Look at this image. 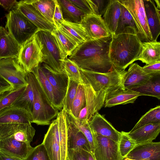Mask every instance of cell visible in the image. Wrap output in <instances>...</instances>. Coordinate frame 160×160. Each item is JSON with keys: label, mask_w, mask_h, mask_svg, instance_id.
Here are the masks:
<instances>
[{"label": "cell", "mask_w": 160, "mask_h": 160, "mask_svg": "<svg viewBox=\"0 0 160 160\" xmlns=\"http://www.w3.org/2000/svg\"><path fill=\"white\" fill-rule=\"evenodd\" d=\"M110 37L88 40L78 46L68 58L80 68L105 73L113 70V64L109 57Z\"/></svg>", "instance_id": "1"}, {"label": "cell", "mask_w": 160, "mask_h": 160, "mask_svg": "<svg viewBox=\"0 0 160 160\" xmlns=\"http://www.w3.org/2000/svg\"><path fill=\"white\" fill-rule=\"evenodd\" d=\"M109 57L114 68L124 71L137 59L142 49V42L137 29L126 27L121 33L112 34Z\"/></svg>", "instance_id": "2"}, {"label": "cell", "mask_w": 160, "mask_h": 160, "mask_svg": "<svg viewBox=\"0 0 160 160\" xmlns=\"http://www.w3.org/2000/svg\"><path fill=\"white\" fill-rule=\"evenodd\" d=\"M33 84L34 98L32 123L38 125H49L59 112L49 101L33 74Z\"/></svg>", "instance_id": "3"}, {"label": "cell", "mask_w": 160, "mask_h": 160, "mask_svg": "<svg viewBox=\"0 0 160 160\" xmlns=\"http://www.w3.org/2000/svg\"><path fill=\"white\" fill-rule=\"evenodd\" d=\"M6 17L5 28L20 47L38 31L37 28L16 8L10 10Z\"/></svg>", "instance_id": "4"}, {"label": "cell", "mask_w": 160, "mask_h": 160, "mask_svg": "<svg viewBox=\"0 0 160 160\" xmlns=\"http://www.w3.org/2000/svg\"><path fill=\"white\" fill-rule=\"evenodd\" d=\"M81 73L96 92L114 91L123 88L122 81L126 71L114 68L108 72L101 73L80 68Z\"/></svg>", "instance_id": "5"}, {"label": "cell", "mask_w": 160, "mask_h": 160, "mask_svg": "<svg viewBox=\"0 0 160 160\" xmlns=\"http://www.w3.org/2000/svg\"><path fill=\"white\" fill-rule=\"evenodd\" d=\"M42 48L43 45L37 33L21 46L17 59L28 73L43 62Z\"/></svg>", "instance_id": "6"}, {"label": "cell", "mask_w": 160, "mask_h": 160, "mask_svg": "<svg viewBox=\"0 0 160 160\" xmlns=\"http://www.w3.org/2000/svg\"><path fill=\"white\" fill-rule=\"evenodd\" d=\"M81 74L84 81L86 103L77 119L81 122H88L91 118L103 107L107 95L113 91L95 92L84 76Z\"/></svg>", "instance_id": "7"}, {"label": "cell", "mask_w": 160, "mask_h": 160, "mask_svg": "<svg viewBox=\"0 0 160 160\" xmlns=\"http://www.w3.org/2000/svg\"><path fill=\"white\" fill-rule=\"evenodd\" d=\"M36 33L43 45V62L57 72H64L63 65L64 60L51 32L38 31Z\"/></svg>", "instance_id": "8"}, {"label": "cell", "mask_w": 160, "mask_h": 160, "mask_svg": "<svg viewBox=\"0 0 160 160\" xmlns=\"http://www.w3.org/2000/svg\"><path fill=\"white\" fill-rule=\"evenodd\" d=\"M28 73L17 59H0V76L12 85V90L27 86Z\"/></svg>", "instance_id": "9"}, {"label": "cell", "mask_w": 160, "mask_h": 160, "mask_svg": "<svg viewBox=\"0 0 160 160\" xmlns=\"http://www.w3.org/2000/svg\"><path fill=\"white\" fill-rule=\"evenodd\" d=\"M129 12L136 24L138 35L142 42L152 41L143 0H119Z\"/></svg>", "instance_id": "10"}, {"label": "cell", "mask_w": 160, "mask_h": 160, "mask_svg": "<svg viewBox=\"0 0 160 160\" xmlns=\"http://www.w3.org/2000/svg\"><path fill=\"white\" fill-rule=\"evenodd\" d=\"M93 154L96 160H123L119 152L118 143L93 132Z\"/></svg>", "instance_id": "11"}, {"label": "cell", "mask_w": 160, "mask_h": 160, "mask_svg": "<svg viewBox=\"0 0 160 160\" xmlns=\"http://www.w3.org/2000/svg\"><path fill=\"white\" fill-rule=\"evenodd\" d=\"M80 23L84 29L88 40L98 39L112 36L101 16L94 14H87Z\"/></svg>", "instance_id": "12"}, {"label": "cell", "mask_w": 160, "mask_h": 160, "mask_svg": "<svg viewBox=\"0 0 160 160\" xmlns=\"http://www.w3.org/2000/svg\"><path fill=\"white\" fill-rule=\"evenodd\" d=\"M14 8L17 9L22 13L37 28L38 31L51 33L56 28L32 5L25 2L24 0L18 2Z\"/></svg>", "instance_id": "13"}, {"label": "cell", "mask_w": 160, "mask_h": 160, "mask_svg": "<svg viewBox=\"0 0 160 160\" xmlns=\"http://www.w3.org/2000/svg\"><path fill=\"white\" fill-rule=\"evenodd\" d=\"M30 144L18 141L12 136L0 140V152L16 158L24 159L33 148Z\"/></svg>", "instance_id": "14"}, {"label": "cell", "mask_w": 160, "mask_h": 160, "mask_svg": "<svg viewBox=\"0 0 160 160\" xmlns=\"http://www.w3.org/2000/svg\"><path fill=\"white\" fill-rule=\"evenodd\" d=\"M31 72L34 75L53 107L58 110H61L63 108L64 98L49 82L43 72L40 64L33 68Z\"/></svg>", "instance_id": "15"}, {"label": "cell", "mask_w": 160, "mask_h": 160, "mask_svg": "<svg viewBox=\"0 0 160 160\" xmlns=\"http://www.w3.org/2000/svg\"><path fill=\"white\" fill-rule=\"evenodd\" d=\"M88 123L93 132L118 143L120 132L117 131L103 115H101L98 112L96 113L91 118Z\"/></svg>", "instance_id": "16"}, {"label": "cell", "mask_w": 160, "mask_h": 160, "mask_svg": "<svg viewBox=\"0 0 160 160\" xmlns=\"http://www.w3.org/2000/svg\"><path fill=\"white\" fill-rule=\"evenodd\" d=\"M58 133V120L57 117L50 124L42 142L50 160H61Z\"/></svg>", "instance_id": "17"}, {"label": "cell", "mask_w": 160, "mask_h": 160, "mask_svg": "<svg viewBox=\"0 0 160 160\" xmlns=\"http://www.w3.org/2000/svg\"><path fill=\"white\" fill-rule=\"evenodd\" d=\"M159 74H147L137 63H132L124 74L122 81L123 88L130 89L133 87L146 83L154 76Z\"/></svg>", "instance_id": "18"}, {"label": "cell", "mask_w": 160, "mask_h": 160, "mask_svg": "<svg viewBox=\"0 0 160 160\" xmlns=\"http://www.w3.org/2000/svg\"><path fill=\"white\" fill-rule=\"evenodd\" d=\"M125 158L136 160H160V142L139 144Z\"/></svg>", "instance_id": "19"}, {"label": "cell", "mask_w": 160, "mask_h": 160, "mask_svg": "<svg viewBox=\"0 0 160 160\" xmlns=\"http://www.w3.org/2000/svg\"><path fill=\"white\" fill-rule=\"evenodd\" d=\"M68 150L82 149L91 152L89 143L83 133L68 118L67 113Z\"/></svg>", "instance_id": "20"}, {"label": "cell", "mask_w": 160, "mask_h": 160, "mask_svg": "<svg viewBox=\"0 0 160 160\" xmlns=\"http://www.w3.org/2000/svg\"><path fill=\"white\" fill-rule=\"evenodd\" d=\"M21 47L5 28L0 27V59H17Z\"/></svg>", "instance_id": "21"}, {"label": "cell", "mask_w": 160, "mask_h": 160, "mask_svg": "<svg viewBox=\"0 0 160 160\" xmlns=\"http://www.w3.org/2000/svg\"><path fill=\"white\" fill-rule=\"evenodd\" d=\"M143 0L152 41H157L160 34V9L157 8L154 0Z\"/></svg>", "instance_id": "22"}, {"label": "cell", "mask_w": 160, "mask_h": 160, "mask_svg": "<svg viewBox=\"0 0 160 160\" xmlns=\"http://www.w3.org/2000/svg\"><path fill=\"white\" fill-rule=\"evenodd\" d=\"M32 114L26 110L11 106L0 112V124L32 123Z\"/></svg>", "instance_id": "23"}, {"label": "cell", "mask_w": 160, "mask_h": 160, "mask_svg": "<svg viewBox=\"0 0 160 160\" xmlns=\"http://www.w3.org/2000/svg\"><path fill=\"white\" fill-rule=\"evenodd\" d=\"M141 95L138 92L129 89L119 88L110 92L107 96L104 106L111 107L118 105L133 103Z\"/></svg>", "instance_id": "24"}, {"label": "cell", "mask_w": 160, "mask_h": 160, "mask_svg": "<svg viewBox=\"0 0 160 160\" xmlns=\"http://www.w3.org/2000/svg\"><path fill=\"white\" fill-rule=\"evenodd\" d=\"M46 77L56 90L64 98L67 89L68 78L64 72H58L46 64H40Z\"/></svg>", "instance_id": "25"}, {"label": "cell", "mask_w": 160, "mask_h": 160, "mask_svg": "<svg viewBox=\"0 0 160 160\" xmlns=\"http://www.w3.org/2000/svg\"><path fill=\"white\" fill-rule=\"evenodd\" d=\"M160 132V123L144 126L133 131L127 132L129 137L138 144L152 142Z\"/></svg>", "instance_id": "26"}, {"label": "cell", "mask_w": 160, "mask_h": 160, "mask_svg": "<svg viewBox=\"0 0 160 160\" xmlns=\"http://www.w3.org/2000/svg\"><path fill=\"white\" fill-rule=\"evenodd\" d=\"M33 76L32 73H28V84L24 91L11 106L23 109L31 114L34 98Z\"/></svg>", "instance_id": "27"}, {"label": "cell", "mask_w": 160, "mask_h": 160, "mask_svg": "<svg viewBox=\"0 0 160 160\" xmlns=\"http://www.w3.org/2000/svg\"><path fill=\"white\" fill-rule=\"evenodd\" d=\"M121 13V3L119 1L110 0L102 17L111 34L115 32Z\"/></svg>", "instance_id": "28"}, {"label": "cell", "mask_w": 160, "mask_h": 160, "mask_svg": "<svg viewBox=\"0 0 160 160\" xmlns=\"http://www.w3.org/2000/svg\"><path fill=\"white\" fill-rule=\"evenodd\" d=\"M146 64L160 62V42L157 41L142 42V49L137 60Z\"/></svg>", "instance_id": "29"}, {"label": "cell", "mask_w": 160, "mask_h": 160, "mask_svg": "<svg viewBox=\"0 0 160 160\" xmlns=\"http://www.w3.org/2000/svg\"><path fill=\"white\" fill-rule=\"evenodd\" d=\"M58 28L78 46L88 40L86 32L80 23L64 21Z\"/></svg>", "instance_id": "30"}, {"label": "cell", "mask_w": 160, "mask_h": 160, "mask_svg": "<svg viewBox=\"0 0 160 160\" xmlns=\"http://www.w3.org/2000/svg\"><path fill=\"white\" fill-rule=\"evenodd\" d=\"M54 37L64 60L68 58L78 46L58 28L51 33Z\"/></svg>", "instance_id": "31"}, {"label": "cell", "mask_w": 160, "mask_h": 160, "mask_svg": "<svg viewBox=\"0 0 160 160\" xmlns=\"http://www.w3.org/2000/svg\"><path fill=\"white\" fill-rule=\"evenodd\" d=\"M61 9L63 18L67 22L80 23L86 15L70 0H57Z\"/></svg>", "instance_id": "32"}, {"label": "cell", "mask_w": 160, "mask_h": 160, "mask_svg": "<svg viewBox=\"0 0 160 160\" xmlns=\"http://www.w3.org/2000/svg\"><path fill=\"white\" fill-rule=\"evenodd\" d=\"M57 117L58 120V139L61 160H66L68 152L67 112L64 108L58 112Z\"/></svg>", "instance_id": "33"}, {"label": "cell", "mask_w": 160, "mask_h": 160, "mask_svg": "<svg viewBox=\"0 0 160 160\" xmlns=\"http://www.w3.org/2000/svg\"><path fill=\"white\" fill-rule=\"evenodd\" d=\"M131 90L138 92L141 96L154 97L160 99V74L154 76L142 84L135 86Z\"/></svg>", "instance_id": "34"}, {"label": "cell", "mask_w": 160, "mask_h": 160, "mask_svg": "<svg viewBox=\"0 0 160 160\" xmlns=\"http://www.w3.org/2000/svg\"><path fill=\"white\" fill-rule=\"evenodd\" d=\"M32 5L46 19L53 24V17L56 0H25Z\"/></svg>", "instance_id": "35"}, {"label": "cell", "mask_w": 160, "mask_h": 160, "mask_svg": "<svg viewBox=\"0 0 160 160\" xmlns=\"http://www.w3.org/2000/svg\"><path fill=\"white\" fill-rule=\"evenodd\" d=\"M160 123V105L151 108L139 119L130 131H133L144 126Z\"/></svg>", "instance_id": "36"}, {"label": "cell", "mask_w": 160, "mask_h": 160, "mask_svg": "<svg viewBox=\"0 0 160 160\" xmlns=\"http://www.w3.org/2000/svg\"><path fill=\"white\" fill-rule=\"evenodd\" d=\"M86 103V96L83 85L79 84L69 112L73 118L78 119L80 112Z\"/></svg>", "instance_id": "37"}, {"label": "cell", "mask_w": 160, "mask_h": 160, "mask_svg": "<svg viewBox=\"0 0 160 160\" xmlns=\"http://www.w3.org/2000/svg\"><path fill=\"white\" fill-rule=\"evenodd\" d=\"M63 68L64 72L68 78H71L79 84H83L84 81L80 68L76 63L67 58L64 60Z\"/></svg>", "instance_id": "38"}, {"label": "cell", "mask_w": 160, "mask_h": 160, "mask_svg": "<svg viewBox=\"0 0 160 160\" xmlns=\"http://www.w3.org/2000/svg\"><path fill=\"white\" fill-rule=\"evenodd\" d=\"M26 86L4 92L0 97V112L5 108L11 107L24 91Z\"/></svg>", "instance_id": "39"}, {"label": "cell", "mask_w": 160, "mask_h": 160, "mask_svg": "<svg viewBox=\"0 0 160 160\" xmlns=\"http://www.w3.org/2000/svg\"><path fill=\"white\" fill-rule=\"evenodd\" d=\"M67 115L69 120L86 136L90 145L92 152L93 153L94 149L93 133L90 127L88 122L80 121L73 118L69 113H67Z\"/></svg>", "instance_id": "40"}, {"label": "cell", "mask_w": 160, "mask_h": 160, "mask_svg": "<svg viewBox=\"0 0 160 160\" xmlns=\"http://www.w3.org/2000/svg\"><path fill=\"white\" fill-rule=\"evenodd\" d=\"M128 27H133L137 29L131 14L127 8L121 4V14L115 34L117 35L121 33Z\"/></svg>", "instance_id": "41"}, {"label": "cell", "mask_w": 160, "mask_h": 160, "mask_svg": "<svg viewBox=\"0 0 160 160\" xmlns=\"http://www.w3.org/2000/svg\"><path fill=\"white\" fill-rule=\"evenodd\" d=\"M120 137L118 142L119 152L122 158L124 159L127 155L139 144L131 138L124 131L120 132Z\"/></svg>", "instance_id": "42"}, {"label": "cell", "mask_w": 160, "mask_h": 160, "mask_svg": "<svg viewBox=\"0 0 160 160\" xmlns=\"http://www.w3.org/2000/svg\"><path fill=\"white\" fill-rule=\"evenodd\" d=\"M35 132V130L31 123L25 124L11 136L18 141L30 144L32 141Z\"/></svg>", "instance_id": "43"}, {"label": "cell", "mask_w": 160, "mask_h": 160, "mask_svg": "<svg viewBox=\"0 0 160 160\" xmlns=\"http://www.w3.org/2000/svg\"><path fill=\"white\" fill-rule=\"evenodd\" d=\"M79 84L77 82L68 78L67 89L63 102V108L68 113L69 112Z\"/></svg>", "instance_id": "44"}, {"label": "cell", "mask_w": 160, "mask_h": 160, "mask_svg": "<svg viewBox=\"0 0 160 160\" xmlns=\"http://www.w3.org/2000/svg\"><path fill=\"white\" fill-rule=\"evenodd\" d=\"M24 160H50L42 143L33 148Z\"/></svg>", "instance_id": "45"}, {"label": "cell", "mask_w": 160, "mask_h": 160, "mask_svg": "<svg viewBox=\"0 0 160 160\" xmlns=\"http://www.w3.org/2000/svg\"><path fill=\"white\" fill-rule=\"evenodd\" d=\"M70 1L85 14H94L91 0H76Z\"/></svg>", "instance_id": "46"}, {"label": "cell", "mask_w": 160, "mask_h": 160, "mask_svg": "<svg viewBox=\"0 0 160 160\" xmlns=\"http://www.w3.org/2000/svg\"><path fill=\"white\" fill-rule=\"evenodd\" d=\"M89 153L82 149H69L67 158L69 160H88Z\"/></svg>", "instance_id": "47"}, {"label": "cell", "mask_w": 160, "mask_h": 160, "mask_svg": "<svg viewBox=\"0 0 160 160\" xmlns=\"http://www.w3.org/2000/svg\"><path fill=\"white\" fill-rule=\"evenodd\" d=\"M94 14L102 16L104 13L110 0H91Z\"/></svg>", "instance_id": "48"}, {"label": "cell", "mask_w": 160, "mask_h": 160, "mask_svg": "<svg viewBox=\"0 0 160 160\" xmlns=\"http://www.w3.org/2000/svg\"><path fill=\"white\" fill-rule=\"evenodd\" d=\"M64 21L60 7L56 0L53 17V24L56 28H58Z\"/></svg>", "instance_id": "49"}, {"label": "cell", "mask_w": 160, "mask_h": 160, "mask_svg": "<svg viewBox=\"0 0 160 160\" xmlns=\"http://www.w3.org/2000/svg\"><path fill=\"white\" fill-rule=\"evenodd\" d=\"M142 70L146 73L152 74H160V62L149 64H146L142 67Z\"/></svg>", "instance_id": "50"}, {"label": "cell", "mask_w": 160, "mask_h": 160, "mask_svg": "<svg viewBox=\"0 0 160 160\" xmlns=\"http://www.w3.org/2000/svg\"><path fill=\"white\" fill-rule=\"evenodd\" d=\"M16 0H0V5L6 10L10 11L13 9L18 3Z\"/></svg>", "instance_id": "51"}, {"label": "cell", "mask_w": 160, "mask_h": 160, "mask_svg": "<svg viewBox=\"0 0 160 160\" xmlns=\"http://www.w3.org/2000/svg\"><path fill=\"white\" fill-rule=\"evenodd\" d=\"M12 90V85L0 76V92Z\"/></svg>", "instance_id": "52"}, {"label": "cell", "mask_w": 160, "mask_h": 160, "mask_svg": "<svg viewBox=\"0 0 160 160\" xmlns=\"http://www.w3.org/2000/svg\"><path fill=\"white\" fill-rule=\"evenodd\" d=\"M0 160H24L7 155L0 152Z\"/></svg>", "instance_id": "53"}, {"label": "cell", "mask_w": 160, "mask_h": 160, "mask_svg": "<svg viewBox=\"0 0 160 160\" xmlns=\"http://www.w3.org/2000/svg\"><path fill=\"white\" fill-rule=\"evenodd\" d=\"M88 160H96L93 154L91 152L89 153Z\"/></svg>", "instance_id": "54"}, {"label": "cell", "mask_w": 160, "mask_h": 160, "mask_svg": "<svg viewBox=\"0 0 160 160\" xmlns=\"http://www.w3.org/2000/svg\"><path fill=\"white\" fill-rule=\"evenodd\" d=\"M154 1L155 2L156 4V5L157 8L160 9V0H155Z\"/></svg>", "instance_id": "55"}, {"label": "cell", "mask_w": 160, "mask_h": 160, "mask_svg": "<svg viewBox=\"0 0 160 160\" xmlns=\"http://www.w3.org/2000/svg\"><path fill=\"white\" fill-rule=\"evenodd\" d=\"M123 160H133L132 159H129L128 158H125L123 159Z\"/></svg>", "instance_id": "56"}, {"label": "cell", "mask_w": 160, "mask_h": 160, "mask_svg": "<svg viewBox=\"0 0 160 160\" xmlns=\"http://www.w3.org/2000/svg\"><path fill=\"white\" fill-rule=\"evenodd\" d=\"M4 92H0V97L3 94Z\"/></svg>", "instance_id": "57"}, {"label": "cell", "mask_w": 160, "mask_h": 160, "mask_svg": "<svg viewBox=\"0 0 160 160\" xmlns=\"http://www.w3.org/2000/svg\"><path fill=\"white\" fill-rule=\"evenodd\" d=\"M69 160V159H68V158H67V160Z\"/></svg>", "instance_id": "58"}]
</instances>
